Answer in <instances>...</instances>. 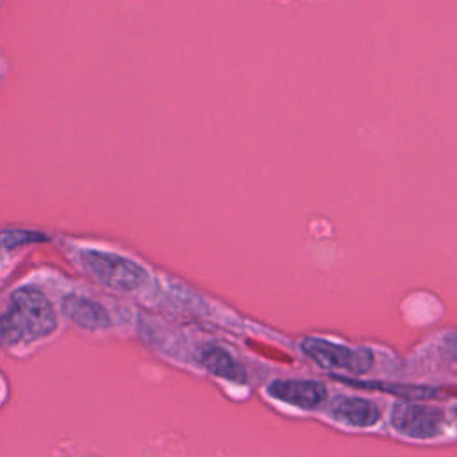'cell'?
Masks as SVG:
<instances>
[{
	"label": "cell",
	"instance_id": "6da1fadb",
	"mask_svg": "<svg viewBox=\"0 0 457 457\" xmlns=\"http://www.w3.org/2000/svg\"><path fill=\"white\" fill-rule=\"evenodd\" d=\"M57 320L48 298L36 287H20L11 295L0 316V345L14 346L41 339L55 330Z\"/></svg>",
	"mask_w": 457,
	"mask_h": 457
},
{
	"label": "cell",
	"instance_id": "7a4b0ae2",
	"mask_svg": "<svg viewBox=\"0 0 457 457\" xmlns=\"http://www.w3.org/2000/svg\"><path fill=\"white\" fill-rule=\"evenodd\" d=\"M80 261L84 268L104 286L130 293L139 289L146 280V271L130 259H125L116 253L98 252V250H86L80 253Z\"/></svg>",
	"mask_w": 457,
	"mask_h": 457
},
{
	"label": "cell",
	"instance_id": "3957f363",
	"mask_svg": "<svg viewBox=\"0 0 457 457\" xmlns=\"http://www.w3.org/2000/svg\"><path fill=\"white\" fill-rule=\"evenodd\" d=\"M300 346L302 352L321 368L362 375L373 366V353L368 348H350L320 337H307Z\"/></svg>",
	"mask_w": 457,
	"mask_h": 457
},
{
	"label": "cell",
	"instance_id": "277c9868",
	"mask_svg": "<svg viewBox=\"0 0 457 457\" xmlns=\"http://www.w3.org/2000/svg\"><path fill=\"white\" fill-rule=\"evenodd\" d=\"M393 425L398 432L411 437H436L445 425V412L436 407L420 403L396 405L393 411Z\"/></svg>",
	"mask_w": 457,
	"mask_h": 457
},
{
	"label": "cell",
	"instance_id": "5b68a950",
	"mask_svg": "<svg viewBox=\"0 0 457 457\" xmlns=\"http://www.w3.org/2000/svg\"><path fill=\"white\" fill-rule=\"evenodd\" d=\"M268 391L273 398L302 409H314L327 398L325 386L316 380H275Z\"/></svg>",
	"mask_w": 457,
	"mask_h": 457
},
{
	"label": "cell",
	"instance_id": "8992f818",
	"mask_svg": "<svg viewBox=\"0 0 457 457\" xmlns=\"http://www.w3.org/2000/svg\"><path fill=\"white\" fill-rule=\"evenodd\" d=\"M62 312L73 320L77 325L87 330H100L111 325V316L98 302L80 296L68 295L62 298Z\"/></svg>",
	"mask_w": 457,
	"mask_h": 457
},
{
	"label": "cell",
	"instance_id": "52a82bcc",
	"mask_svg": "<svg viewBox=\"0 0 457 457\" xmlns=\"http://www.w3.org/2000/svg\"><path fill=\"white\" fill-rule=\"evenodd\" d=\"M330 412L337 421H343L353 427H371L380 418V411L373 402L357 398V396L337 398L332 403Z\"/></svg>",
	"mask_w": 457,
	"mask_h": 457
},
{
	"label": "cell",
	"instance_id": "ba28073f",
	"mask_svg": "<svg viewBox=\"0 0 457 457\" xmlns=\"http://www.w3.org/2000/svg\"><path fill=\"white\" fill-rule=\"evenodd\" d=\"M200 361L204 368H207L212 375L221 377L232 382H245L246 373L243 366L221 346H205L200 353Z\"/></svg>",
	"mask_w": 457,
	"mask_h": 457
},
{
	"label": "cell",
	"instance_id": "9c48e42d",
	"mask_svg": "<svg viewBox=\"0 0 457 457\" xmlns=\"http://www.w3.org/2000/svg\"><path fill=\"white\" fill-rule=\"evenodd\" d=\"M46 239L48 237L41 232L11 228V230L0 232V250H12L16 246H23L29 243H39V241H46Z\"/></svg>",
	"mask_w": 457,
	"mask_h": 457
}]
</instances>
